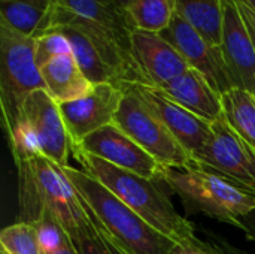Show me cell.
<instances>
[{
	"label": "cell",
	"instance_id": "83f0119b",
	"mask_svg": "<svg viewBox=\"0 0 255 254\" xmlns=\"http://www.w3.org/2000/svg\"><path fill=\"white\" fill-rule=\"evenodd\" d=\"M212 244H214V246H215L223 254H248L247 252L239 250V249H236L235 246L226 243L224 240H217V243H212Z\"/></svg>",
	"mask_w": 255,
	"mask_h": 254
},
{
	"label": "cell",
	"instance_id": "d6a6232c",
	"mask_svg": "<svg viewBox=\"0 0 255 254\" xmlns=\"http://www.w3.org/2000/svg\"><path fill=\"white\" fill-rule=\"evenodd\" d=\"M253 13H254V12H253Z\"/></svg>",
	"mask_w": 255,
	"mask_h": 254
},
{
	"label": "cell",
	"instance_id": "ac0fdd59",
	"mask_svg": "<svg viewBox=\"0 0 255 254\" xmlns=\"http://www.w3.org/2000/svg\"><path fill=\"white\" fill-rule=\"evenodd\" d=\"M55 4L85 19L96 21L130 39L134 30L127 12L115 0H55Z\"/></svg>",
	"mask_w": 255,
	"mask_h": 254
},
{
	"label": "cell",
	"instance_id": "5b68a950",
	"mask_svg": "<svg viewBox=\"0 0 255 254\" xmlns=\"http://www.w3.org/2000/svg\"><path fill=\"white\" fill-rule=\"evenodd\" d=\"M158 181L179 196L188 216L205 214L242 229L244 220L255 211L254 192L193 162L184 169L163 166Z\"/></svg>",
	"mask_w": 255,
	"mask_h": 254
},
{
	"label": "cell",
	"instance_id": "7402d4cb",
	"mask_svg": "<svg viewBox=\"0 0 255 254\" xmlns=\"http://www.w3.org/2000/svg\"><path fill=\"white\" fill-rule=\"evenodd\" d=\"M126 12L134 28L160 33L172 21L175 0H133Z\"/></svg>",
	"mask_w": 255,
	"mask_h": 254
},
{
	"label": "cell",
	"instance_id": "8992f818",
	"mask_svg": "<svg viewBox=\"0 0 255 254\" xmlns=\"http://www.w3.org/2000/svg\"><path fill=\"white\" fill-rule=\"evenodd\" d=\"M6 135L13 162L42 156L60 166L69 165L72 141L60 105L43 88L27 97L13 127Z\"/></svg>",
	"mask_w": 255,
	"mask_h": 254
},
{
	"label": "cell",
	"instance_id": "6da1fadb",
	"mask_svg": "<svg viewBox=\"0 0 255 254\" xmlns=\"http://www.w3.org/2000/svg\"><path fill=\"white\" fill-rule=\"evenodd\" d=\"M46 31L66 36L79 67L91 84L109 82L123 90L128 85H148L131 54L130 39L111 28L55 4Z\"/></svg>",
	"mask_w": 255,
	"mask_h": 254
},
{
	"label": "cell",
	"instance_id": "3957f363",
	"mask_svg": "<svg viewBox=\"0 0 255 254\" xmlns=\"http://www.w3.org/2000/svg\"><path fill=\"white\" fill-rule=\"evenodd\" d=\"M72 154L84 172L109 189L154 229L179 246L197 240L194 225L176 211L167 193L158 186V180L145 178L114 166L75 145H72Z\"/></svg>",
	"mask_w": 255,
	"mask_h": 254
},
{
	"label": "cell",
	"instance_id": "44dd1931",
	"mask_svg": "<svg viewBox=\"0 0 255 254\" xmlns=\"http://www.w3.org/2000/svg\"><path fill=\"white\" fill-rule=\"evenodd\" d=\"M223 118L255 150V96L242 88H232L221 96Z\"/></svg>",
	"mask_w": 255,
	"mask_h": 254
},
{
	"label": "cell",
	"instance_id": "4316f807",
	"mask_svg": "<svg viewBox=\"0 0 255 254\" xmlns=\"http://www.w3.org/2000/svg\"><path fill=\"white\" fill-rule=\"evenodd\" d=\"M236 1H238V0H236ZM238 6H239V10H241V13H242V16H244V19H245L247 25H248L250 34H251L253 42H254V45H255V13H253L247 6H244V4H242V3H239V1H238Z\"/></svg>",
	"mask_w": 255,
	"mask_h": 254
},
{
	"label": "cell",
	"instance_id": "8fae6325",
	"mask_svg": "<svg viewBox=\"0 0 255 254\" xmlns=\"http://www.w3.org/2000/svg\"><path fill=\"white\" fill-rule=\"evenodd\" d=\"M123 97V88L103 82L94 84L81 99L58 103L72 144H79L96 130L112 124Z\"/></svg>",
	"mask_w": 255,
	"mask_h": 254
},
{
	"label": "cell",
	"instance_id": "f546056e",
	"mask_svg": "<svg viewBox=\"0 0 255 254\" xmlns=\"http://www.w3.org/2000/svg\"><path fill=\"white\" fill-rule=\"evenodd\" d=\"M48 254H78V252H76V249L73 247V244H72V241L69 238V241H66L60 249H57V250H54V252Z\"/></svg>",
	"mask_w": 255,
	"mask_h": 254
},
{
	"label": "cell",
	"instance_id": "f1b7e54d",
	"mask_svg": "<svg viewBox=\"0 0 255 254\" xmlns=\"http://www.w3.org/2000/svg\"><path fill=\"white\" fill-rule=\"evenodd\" d=\"M242 231L253 240L255 241V211L253 214H250L245 220H244V228Z\"/></svg>",
	"mask_w": 255,
	"mask_h": 254
},
{
	"label": "cell",
	"instance_id": "1f68e13d",
	"mask_svg": "<svg viewBox=\"0 0 255 254\" xmlns=\"http://www.w3.org/2000/svg\"><path fill=\"white\" fill-rule=\"evenodd\" d=\"M115 1H117V3H118V4H120L121 7L127 9V6H128V4H130V3H131L133 0H115Z\"/></svg>",
	"mask_w": 255,
	"mask_h": 254
},
{
	"label": "cell",
	"instance_id": "484cf974",
	"mask_svg": "<svg viewBox=\"0 0 255 254\" xmlns=\"http://www.w3.org/2000/svg\"><path fill=\"white\" fill-rule=\"evenodd\" d=\"M176 254H223L214 244L203 243L200 240H196L194 243H190L187 246H179Z\"/></svg>",
	"mask_w": 255,
	"mask_h": 254
},
{
	"label": "cell",
	"instance_id": "e0dca14e",
	"mask_svg": "<svg viewBox=\"0 0 255 254\" xmlns=\"http://www.w3.org/2000/svg\"><path fill=\"white\" fill-rule=\"evenodd\" d=\"M40 73L45 90L57 103L81 99L87 96L94 85L79 67L73 52L52 58L40 67Z\"/></svg>",
	"mask_w": 255,
	"mask_h": 254
},
{
	"label": "cell",
	"instance_id": "d4e9b609",
	"mask_svg": "<svg viewBox=\"0 0 255 254\" xmlns=\"http://www.w3.org/2000/svg\"><path fill=\"white\" fill-rule=\"evenodd\" d=\"M64 54H72V46L70 42L66 39V36H63L61 33L46 31L36 37L34 55L39 69L48 61H51L52 58Z\"/></svg>",
	"mask_w": 255,
	"mask_h": 254
},
{
	"label": "cell",
	"instance_id": "2e32d148",
	"mask_svg": "<svg viewBox=\"0 0 255 254\" xmlns=\"http://www.w3.org/2000/svg\"><path fill=\"white\" fill-rule=\"evenodd\" d=\"M152 88L209 123L223 118L221 94L191 67L167 84Z\"/></svg>",
	"mask_w": 255,
	"mask_h": 254
},
{
	"label": "cell",
	"instance_id": "d6986e66",
	"mask_svg": "<svg viewBox=\"0 0 255 254\" xmlns=\"http://www.w3.org/2000/svg\"><path fill=\"white\" fill-rule=\"evenodd\" d=\"M52 7L21 0H0V22L24 36L37 37L49 28Z\"/></svg>",
	"mask_w": 255,
	"mask_h": 254
},
{
	"label": "cell",
	"instance_id": "cb8c5ba5",
	"mask_svg": "<svg viewBox=\"0 0 255 254\" xmlns=\"http://www.w3.org/2000/svg\"><path fill=\"white\" fill-rule=\"evenodd\" d=\"M69 238L78 254H126L100 234L91 220L81 229L69 232Z\"/></svg>",
	"mask_w": 255,
	"mask_h": 254
},
{
	"label": "cell",
	"instance_id": "4dcf8cb0",
	"mask_svg": "<svg viewBox=\"0 0 255 254\" xmlns=\"http://www.w3.org/2000/svg\"><path fill=\"white\" fill-rule=\"evenodd\" d=\"M239 3H242L244 6H247L251 12L255 13V0H238Z\"/></svg>",
	"mask_w": 255,
	"mask_h": 254
},
{
	"label": "cell",
	"instance_id": "ffe728a7",
	"mask_svg": "<svg viewBox=\"0 0 255 254\" xmlns=\"http://www.w3.org/2000/svg\"><path fill=\"white\" fill-rule=\"evenodd\" d=\"M175 12L209 42L221 45L223 0H175Z\"/></svg>",
	"mask_w": 255,
	"mask_h": 254
},
{
	"label": "cell",
	"instance_id": "30bf717a",
	"mask_svg": "<svg viewBox=\"0 0 255 254\" xmlns=\"http://www.w3.org/2000/svg\"><path fill=\"white\" fill-rule=\"evenodd\" d=\"M158 34L185 58L191 69L202 73L221 96L235 88L221 45H214L203 37L178 12L173 13L170 24Z\"/></svg>",
	"mask_w": 255,
	"mask_h": 254
},
{
	"label": "cell",
	"instance_id": "277c9868",
	"mask_svg": "<svg viewBox=\"0 0 255 254\" xmlns=\"http://www.w3.org/2000/svg\"><path fill=\"white\" fill-rule=\"evenodd\" d=\"M18 172L19 222L36 223L43 213L52 214L69 232L90 222L82 201L61 166L42 156L15 162Z\"/></svg>",
	"mask_w": 255,
	"mask_h": 254
},
{
	"label": "cell",
	"instance_id": "52a82bcc",
	"mask_svg": "<svg viewBox=\"0 0 255 254\" xmlns=\"http://www.w3.org/2000/svg\"><path fill=\"white\" fill-rule=\"evenodd\" d=\"M34 46L36 37L0 22V109L6 133L13 127L27 97L36 90H45Z\"/></svg>",
	"mask_w": 255,
	"mask_h": 254
},
{
	"label": "cell",
	"instance_id": "603a6c76",
	"mask_svg": "<svg viewBox=\"0 0 255 254\" xmlns=\"http://www.w3.org/2000/svg\"><path fill=\"white\" fill-rule=\"evenodd\" d=\"M1 254H43L34 225L18 222L0 234Z\"/></svg>",
	"mask_w": 255,
	"mask_h": 254
},
{
	"label": "cell",
	"instance_id": "4fadbf2b",
	"mask_svg": "<svg viewBox=\"0 0 255 254\" xmlns=\"http://www.w3.org/2000/svg\"><path fill=\"white\" fill-rule=\"evenodd\" d=\"M221 49L235 88L255 96V45L236 0H223Z\"/></svg>",
	"mask_w": 255,
	"mask_h": 254
},
{
	"label": "cell",
	"instance_id": "9a60e30c",
	"mask_svg": "<svg viewBox=\"0 0 255 254\" xmlns=\"http://www.w3.org/2000/svg\"><path fill=\"white\" fill-rule=\"evenodd\" d=\"M139 94V97L161 118L172 135L181 142V145L193 156L202 150L211 138L209 121L200 118L191 111L175 103L158 90L148 85H130Z\"/></svg>",
	"mask_w": 255,
	"mask_h": 254
},
{
	"label": "cell",
	"instance_id": "7c38bea8",
	"mask_svg": "<svg viewBox=\"0 0 255 254\" xmlns=\"http://www.w3.org/2000/svg\"><path fill=\"white\" fill-rule=\"evenodd\" d=\"M72 145L140 177L160 178L163 166L114 123L88 135L82 142Z\"/></svg>",
	"mask_w": 255,
	"mask_h": 254
},
{
	"label": "cell",
	"instance_id": "9c48e42d",
	"mask_svg": "<svg viewBox=\"0 0 255 254\" xmlns=\"http://www.w3.org/2000/svg\"><path fill=\"white\" fill-rule=\"evenodd\" d=\"M206 145L193 154V165L223 175L255 193V150L220 118L211 124Z\"/></svg>",
	"mask_w": 255,
	"mask_h": 254
},
{
	"label": "cell",
	"instance_id": "7a4b0ae2",
	"mask_svg": "<svg viewBox=\"0 0 255 254\" xmlns=\"http://www.w3.org/2000/svg\"><path fill=\"white\" fill-rule=\"evenodd\" d=\"M100 234L126 254H176L179 244L163 235L96 178L73 166H61Z\"/></svg>",
	"mask_w": 255,
	"mask_h": 254
},
{
	"label": "cell",
	"instance_id": "ba28073f",
	"mask_svg": "<svg viewBox=\"0 0 255 254\" xmlns=\"http://www.w3.org/2000/svg\"><path fill=\"white\" fill-rule=\"evenodd\" d=\"M114 124L127 133L161 166L184 169L193 160L191 154L172 135L161 118L130 85L124 88V97L117 111Z\"/></svg>",
	"mask_w": 255,
	"mask_h": 254
},
{
	"label": "cell",
	"instance_id": "5bb4252c",
	"mask_svg": "<svg viewBox=\"0 0 255 254\" xmlns=\"http://www.w3.org/2000/svg\"><path fill=\"white\" fill-rule=\"evenodd\" d=\"M130 45L148 87L164 85L190 69L185 58L158 33L134 28Z\"/></svg>",
	"mask_w": 255,
	"mask_h": 254
}]
</instances>
